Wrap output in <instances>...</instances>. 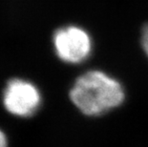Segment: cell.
Masks as SVG:
<instances>
[{
  "mask_svg": "<svg viewBox=\"0 0 148 147\" xmlns=\"http://www.w3.org/2000/svg\"><path fill=\"white\" fill-rule=\"evenodd\" d=\"M125 94L119 81L101 71H89L75 80L70 98L84 115H103L118 107Z\"/></svg>",
  "mask_w": 148,
  "mask_h": 147,
  "instance_id": "1",
  "label": "cell"
},
{
  "mask_svg": "<svg viewBox=\"0 0 148 147\" xmlns=\"http://www.w3.org/2000/svg\"><path fill=\"white\" fill-rule=\"evenodd\" d=\"M53 40L58 57L67 63H81L92 54V38L79 27L61 28L55 33Z\"/></svg>",
  "mask_w": 148,
  "mask_h": 147,
  "instance_id": "2",
  "label": "cell"
},
{
  "mask_svg": "<svg viewBox=\"0 0 148 147\" xmlns=\"http://www.w3.org/2000/svg\"><path fill=\"white\" fill-rule=\"evenodd\" d=\"M41 96L31 82L14 79L7 83L3 94V103L11 114L18 117H30L38 109Z\"/></svg>",
  "mask_w": 148,
  "mask_h": 147,
  "instance_id": "3",
  "label": "cell"
},
{
  "mask_svg": "<svg viewBox=\"0 0 148 147\" xmlns=\"http://www.w3.org/2000/svg\"><path fill=\"white\" fill-rule=\"evenodd\" d=\"M141 46L144 53L148 57V24L143 27V32H141Z\"/></svg>",
  "mask_w": 148,
  "mask_h": 147,
  "instance_id": "4",
  "label": "cell"
},
{
  "mask_svg": "<svg viewBox=\"0 0 148 147\" xmlns=\"http://www.w3.org/2000/svg\"><path fill=\"white\" fill-rule=\"evenodd\" d=\"M0 147H7V139L1 130H0Z\"/></svg>",
  "mask_w": 148,
  "mask_h": 147,
  "instance_id": "5",
  "label": "cell"
}]
</instances>
